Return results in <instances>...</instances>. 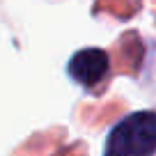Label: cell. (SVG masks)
I'll list each match as a JSON object with an SVG mask.
<instances>
[{"mask_svg":"<svg viewBox=\"0 0 156 156\" xmlns=\"http://www.w3.org/2000/svg\"><path fill=\"white\" fill-rule=\"evenodd\" d=\"M156 154V115L136 112L110 133L106 156H154Z\"/></svg>","mask_w":156,"mask_h":156,"instance_id":"obj_1","label":"cell"},{"mask_svg":"<svg viewBox=\"0 0 156 156\" xmlns=\"http://www.w3.org/2000/svg\"><path fill=\"white\" fill-rule=\"evenodd\" d=\"M69 71L78 83L94 87L108 71V55L101 48H85L71 58Z\"/></svg>","mask_w":156,"mask_h":156,"instance_id":"obj_2","label":"cell"}]
</instances>
